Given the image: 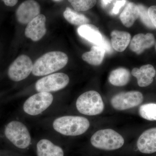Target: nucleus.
Masks as SVG:
<instances>
[{"label":"nucleus","mask_w":156,"mask_h":156,"mask_svg":"<svg viewBox=\"0 0 156 156\" xmlns=\"http://www.w3.org/2000/svg\"><path fill=\"white\" fill-rule=\"evenodd\" d=\"M131 77L130 72L125 68H119L112 71L109 76L110 83L116 87H123L129 82Z\"/></svg>","instance_id":"6ab92c4d"},{"label":"nucleus","mask_w":156,"mask_h":156,"mask_svg":"<svg viewBox=\"0 0 156 156\" xmlns=\"http://www.w3.org/2000/svg\"><path fill=\"white\" fill-rule=\"evenodd\" d=\"M6 5L13 7L17 4L18 0H2Z\"/></svg>","instance_id":"cd10ccee"},{"label":"nucleus","mask_w":156,"mask_h":156,"mask_svg":"<svg viewBox=\"0 0 156 156\" xmlns=\"http://www.w3.org/2000/svg\"><path fill=\"white\" fill-rule=\"evenodd\" d=\"M54 1H56V2H58V1H60V0H53Z\"/></svg>","instance_id":"c756f323"},{"label":"nucleus","mask_w":156,"mask_h":156,"mask_svg":"<svg viewBox=\"0 0 156 156\" xmlns=\"http://www.w3.org/2000/svg\"><path fill=\"white\" fill-rule=\"evenodd\" d=\"M155 49H156V46H155Z\"/></svg>","instance_id":"7c9ffc66"},{"label":"nucleus","mask_w":156,"mask_h":156,"mask_svg":"<svg viewBox=\"0 0 156 156\" xmlns=\"http://www.w3.org/2000/svg\"><path fill=\"white\" fill-rule=\"evenodd\" d=\"M76 11H88L95 5L96 0H68Z\"/></svg>","instance_id":"5701e85b"},{"label":"nucleus","mask_w":156,"mask_h":156,"mask_svg":"<svg viewBox=\"0 0 156 156\" xmlns=\"http://www.w3.org/2000/svg\"><path fill=\"white\" fill-rule=\"evenodd\" d=\"M137 147L140 151L143 154L156 152V128L144 131L137 140Z\"/></svg>","instance_id":"f8f14e48"},{"label":"nucleus","mask_w":156,"mask_h":156,"mask_svg":"<svg viewBox=\"0 0 156 156\" xmlns=\"http://www.w3.org/2000/svg\"><path fill=\"white\" fill-rule=\"evenodd\" d=\"M144 100L143 95L138 91H132L118 93L112 98L111 105L117 110H125L139 105Z\"/></svg>","instance_id":"1a4fd4ad"},{"label":"nucleus","mask_w":156,"mask_h":156,"mask_svg":"<svg viewBox=\"0 0 156 156\" xmlns=\"http://www.w3.org/2000/svg\"><path fill=\"white\" fill-rule=\"evenodd\" d=\"M155 44V38L152 34H137L132 39L130 49L137 54H140L146 49H150Z\"/></svg>","instance_id":"ddd939ff"},{"label":"nucleus","mask_w":156,"mask_h":156,"mask_svg":"<svg viewBox=\"0 0 156 156\" xmlns=\"http://www.w3.org/2000/svg\"><path fill=\"white\" fill-rule=\"evenodd\" d=\"M137 6L139 9V17L141 22L148 28L151 29H155L150 18L147 8L141 4L137 5Z\"/></svg>","instance_id":"b1692460"},{"label":"nucleus","mask_w":156,"mask_h":156,"mask_svg":"<svg viewBox=\"0 0 156 156\" xmlns=\"http://www.w3.org/2000/svg\"><path fill=\"white\" fill-rule=\"evenodd\" d=\"M69 82V77L66 74L55 73L39 80L36 83L35 89L37 92L51 93L64 89Z\"/></svg>","instance_id":"0eeeda50"},{"label":"nucleus","mask_w":156,"mask_h":156,"mask_svg":"<svg viewBox=\"0 0 156 156\" xmlns=\"http://www.w3.org/2000/svg\"><path fill=\"white\" fill-rule=\"evenodd\" d=\"M68 57L61 51H52L45 53L34 64V76H42L51 74L63 68L67 64Z\"/></svg>","instance_id":"f257e3e1"},{"label":"nucleus","mask_w":156,"mask_h":156,"mask_svg":"<svg viewBox=\"0 0 156 156\" xmlns=\"http://www.w3.org/2000/svg\"></svg>","instance_id":"2f4dec72"},{"label":"nucleus","mask_w":156,"mask_h":156,"mask_svg":"<svg viewBox=\"0 0 156 156\" xmlns=\"http://www.w3.org/2000/svg\"><path fill=\"white\" fill-rule=\"evenodd\" d=\"M148 12L152 23L156 28V6H152L148 9Z\"/></svg>","instance_id":"bb28decb"},{"label":"nucleus","mask_w":156,"mask_h":156,"mask_svg":"<svg viewBox=\"0 0 156 156\" xmlns=\"http://www.w3.org/2000/svg\"><path fill=\"white\" fill-rule=\"evenodd\" d=\"M41 8L38 3L34 0H27L23 2L16 11V17L18 22L22 24H28L38 16Z\"/></svg>","instance_id":"9d476101"},{"label":"nucleus","mask_w":156,"mask_h":156,"mask_svg":"<svg viewBox=\"0 0 156 156\" xmlns=\"http://www.w3.org/2000/svg\"><path fill=\"white\" fill-rule=\"evenodd\" d=\"M5 134L13 145L20 149L27 148L31 143V137L28 128L19 121H12L7 124Z\"/></svg>","instance_id":"39448f33"},{"label":"nucleus","mask_w":156,"mask_h":156,"mask_svg":"<svg viewBox=\"0 0 156 156\" xmlns=\"http://www.w3.org/2000/svg\"><path fill=\"white\" fill-rule=\"evenodd\" d=\"M63 16L68 22L73 25L80 26L89 24V20L83 14H79L69 8H66Z\"/></svg>","instance_id":"412c9836"},{"label":"nucleus","mask_w":156,"mask_h":156,"mask_svg":"<svg viewBox=\"0 0 156 156\" xmlns=\"http://www.w3.org/2000/svg\"><path fill=\"white\" fill-rule=\"evenodd\" d=\"M76 107L82 114L94 116L101 114L104 110L105 105L100 94L91 90L84 92L78 97Z\"/></svg>","instance_id":"20e7f679"},{"label":"nucleus","mask_w":156,"mask_h":156,"mask_svg":"<svg viewBox=\"0 0 156 156\" xmlns=\"http://www.w3.org/2000/svg\"><path fill=\"white\" fill-rule=\"evenodd\" d=\"M139 17V9L137 5L129 2L122 12L120 19L124 26L130 27Z\"/></svg>","instance_id":"a211bd4d"},{"label":"nucleus","mask_w":156,"mask_h":156,"mask_svg":"<svg viewBox=\"0 0 156 156\" xmlns=\"http://www.w3.org/2000/svg\"><path fill=\"white\" fill-rule=\"evenodd\" d=\"M90 127L89 120L80 116L66 115L58 117L53 121V129L57 133L67 136H76L84 134Z\"/></svg>","instance_id":"f03ea898"},{"label":"nucleus","mask_w":156,"mask_h":156,"mask_svg":"<svg viewBox=\"0 0 156 156\" xmlns=\"http://www.w3.org/2000/svg\"><path fill=\"white\" fill-rule=\"evenodd\" d=\"M97 46H100L101 48H103L104 50H105V53H110L112 51L111 45L109 42L108 40L104 36L102 37V41Z\"/></svg>","instance_id":"393cba45"},{"label":"nucleus","mask_w":156,"mask_h":156,"mask_svg":"<svg viewBox=\"0 0 156 156\" xmlns=\"http://www.w3.org/2000/svg\"><path fill=\"white\" fill-rule=\"evenodd\" d=\"M46 18L44 15L40 14L30 21L25 29L26 37L34 41H40L47 32L46 27Z\"/></svg>","instance_id":"9b49d317"},{"label":"nucleus","mask_w":156,"mask_h":156,"mask_svg":"<svg viewBox=\"0 0 156 156\" xmlns=\"http://www.w3.org/2000/svg\"><path fill=\"white\" fill-rule=\"evenodd\" d=\"M53 99L51 93L37 92L25 101L23 109L24 112L29 115H38L51 106Z\"/></svg>","instance_id":"423d86ee"},{"label":"nucleus","mask_w":156,"mask_h":156,"mask_svg":"<svg viewBox=\"0 0 156 156\" xmlns=\"http://www.w3.org/2000/svg\"><path fill=\"white\" fill-rule=\"evenodd\" d=\"M91 144L99 149L113 151L119 149L124 145L123 136L111 129H105L96 131L91 137Z\"/></svg>","instance_id":"7ed1b4c3"},{"label":"nucleus","mask_w":156,"mask_h":156,"mask_svg":"<svg viewBox=\"0 0 156 156\" xmlns=\"http://www.w3.org/2000/svg\"><path fill=\"white\" fill-rule=\"evenodd\" d=\"M113 0H101V5L104 7H106Z\"/></svg>","instance_id":"c85d7f7f"},{"label":"nucleus","mask_w":156,"mask_h":156,"mask_svg":"<svg viewBox=\"0 0 156 156\" xmlns=\"http://www.w3.org/2000/svg\"><path fill=\"white\" fill-rule=\"evenodd\" d=\"M37 156H64L62 148L54 144L50 140H40L36 145Z\"/></svg>","instance_id":"2eb2a0df"},{"label":"nucleus","mask_w":156,"mask_h":156,"mask_svg":"<svg viewBox=\"0 0 156 156\" xmlns=\"http://www.w3.org/2000/svg\"><path fill=\"white\" fill-rule=\"evenodd\" d=\"M126 0H119L115 3L113 9H112L111 13L112 14L116 15L119 12L120 9L126 4Z\"/></svg>","instance_id":"a878e982"},{"label":"nucleus","mask_w":156,"mask_h":156,"mask_svg":"<svg viewBox=\"0 0 156 156\" xmlns=\"http://www.w3.org/2000/svg\"><path fill=\"white\" fill-rule=\"evenodd\" d=\"M111 37L112 48L118 52L124 51L131 41V35L127 32L113 30Z\"/></svg>","instance_id":"f3484780"},{"label":"nucleus","mask_w":156,"mask_h":156,"mask_svg":"<svg viewBox=\"0 0 156 156\" xmlns=\"http://www.w3.org/2000/svg\"><path fill=\"white\" fill-rule=\"evenodd\" d=\"M140 115L150 121H156V103H147L141 105L139 109Z\"/></svg>","instance_id":"4be33fe9"},{"label":"nucleus","mask_w":156,"mask_h":156,"mask_svg":"<svg viewBox=\"0 0 156 156\" xmlns=\"http://www.w3.org/2000/svg\"><path fill=\"white\" fill-rule=\"evenodd\" d=\"M80 36L95 45H98L102 41L103 36L95 26L87 24L81 25L77 29Z\"/></svg>","instance_id":"dca6fc26"},{"label":"nucleus","mask_w":156,"mask_h":156,"mask_svg":"<svg viewBox=\"0 0 156 156\" xmlns=\"http://www.w3.org/2000/svg\"><path fill=\"white\" fill-rule=\"evenodd\" d=\"M105 53V50L103 48L100 46L94 45L90 51L82 55V58L89 64L98 66L102 63Z\"/></svg>","instance_id":"aec40b11"},{"label":"nucleus","mask_w":156,"mask_h":156,"mask_svg":"<svg viewBox=\"0 0 156 156\" xmlns=\"http://www.w3.org/2000/svg\"><path fill=\"white\" fill-rule=\"evenodd\" d=\"M131 74L137 79L138 86L144 87L149 86L153 82L156 70L151 65L147 64L143 66L140 69L134 68Z\"/></svg>","instance_id":"4468645a"},{"label":"nucleus","mask_w":156,"mask_h":156,"mask_svg":"<svg viewBox=\"0 0 156 156\" xmlns=\"http://www.w3.org/2000/svg\"><path fill=\"white\" fill-rule=\"evenodd\" d=\"M34 64L29 56L20 55L9 66L8 76L11 80L19 82L25 80L32 73Z\"/></svg>","instance_id":"6e6552de"}]
</instances>
